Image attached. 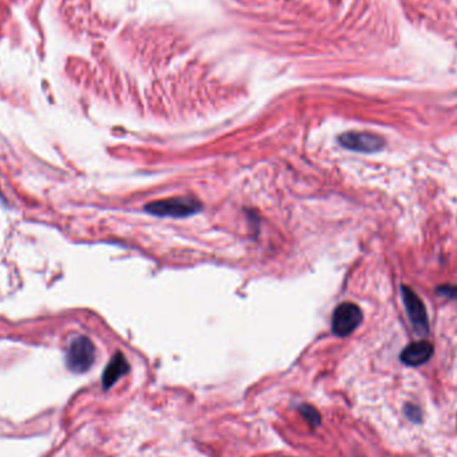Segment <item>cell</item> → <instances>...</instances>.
Instances as JSON below:
<instances>
[{"label": "cell", "instance_id": "cell-6", "mask_svg": "<svg viewBox=\"0 0 457 457\" xmlns=\"http://www.w3.org/2000/svg\"><path fill=\"white\" fill-rule=\"evenodd\" d=\"M434 354V346L428 341H417L401 352V361L410 366H420L428 363Z\"/></svg>", "mask_w": 457, "mask_h": 457}, {"label": "cell", "instance_id": "cell-3", "mask_svg": "<svg viewBox=\"0 0 457 457\" xmlns=\"http://www.w3.org/2000/svg\"><path fill=\"white\" fill-rule=\"evenodd\" d=\"M363 321V312L356 304L344 303L339 305L332 317V330L339 337L352 334Z\"/></svg>", "mask_w": 457, "mask_h": 457}, {"label": "cell", "instance_id": "cell-5", "mask_svg": "<svg viewBox=\"0 0 457 457\" xmlns=\"http://www.w3.org/2000/svg\"><path fill=\"white\" fill-rule=\"evenodd\" d=\"M339 142L342 147L359 152H380L385 146L384 138L380 135L361 131L345 132L339 138Z\"/></svg>", "mask_w": 457, "mask_h": 457}, {"label": "cell", "instance_id": "cell-4", "mask_svg": "<svg viewBox=\"0 0 457 457\" xmlns=\"http://www.w3.org/2000/svg\"><path fill=\"white\" fill-rule=\"evenodd\" d=\"M401 292H402L405 309L408 312V317L414 332L422 337L427 336L429 333V321H428L427 309L424 306L422 298L408 286H401Z\"/></svg>", "mask_w": 457, "mask_h": 457}, {"label": "cell", "instance_id": "cell-7", "mask_svg": "<svg viewBox=\"0 0 457 457\" xmlns=\"http://www.w3.org/2000/svg\"><path fill=\"white\" fill-rule=\"evenodd\" d=\"M129 371L130 365L126 357L122 353H115L111 361L106 366L102 376V385L105 389L113 387L120 377L128 375Z\"/></svg>", "mask_w": 457, "mask_h": 457}, {"label": "cell", "instance_id": "cell-9", "mask_svg": "<svg viewBox=\"0 0 457 457\" xmlns=\"http://www.w3.org/2000/svg\"><path fill=\"white\" fill-rule=\"evenodd\" d=\"M407 416L410 417V420L413 422H419L420 420V416H422V412L419 410V408L416 407H407Z\"/></svg>", "mask_w": 457, "mask_h": 457}, {"label": "cell", "instance_id": "cell-8", "mask_svg": "<svg viewBox=\"0 0 457 457\" xmlns=\"http://www.w3.org/2000/svg\"><path fill=\"white\" fill-rule=\"evenodd\" d=\"M298 410H300L301 414L304 416L305 419L310 422V425H313V427H318L320 425V422H321L320 413L313 407H310V405H301Z\"/></svg>", "mask_w": 457, "mask_h": 457}, {"label": "cell", "instance_id": "cell-2", "mask_svg": "<svg viewBox=\"0 0 457 457\" xmlns=\"http://www.w3.org/2000/svg\"><path fill=\"white\" fill-rule=\"evenodd\" d=\"M95 361V346L89 337L79 336L71 341L66 353L67 368L74 373L87 372Z\"/></svg>", "mask_w": 457, "mask_h": 457}, {"label": "cell", "instance_id": "cell-1", "mask_svg": "<svg viewBox=\"0 0 457 457\" xmlns=\"http://www.w3.org/2000/svg\"><path fill=\"white\" fill-rule=\"evenodd\" d=\"M202 209L198 200L191 197H176L169 200L155 201L145 206V210L157 217H173V218H185L193 215Z\"/></svg>", "mask_w": 457, "mask_h": 457}]
</instances>
